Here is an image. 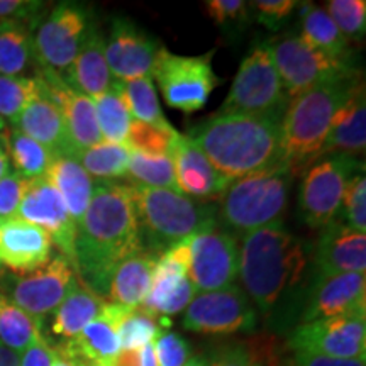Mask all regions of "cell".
Returning a JSON list of instances; mask_svg holds the SVG:
<instances>
[{
	"mask_svg": "<svg viewBox=\"0 0 366 366\" xmlns=\"http://www.w3.org/2000/svg\"><path fill=\"white\" fill-rule=\"evenodd\" d=\"M41 337H44L43 322L0 292V342L22 355Z\"/></svg>",
	"mask_w": 366,
	"mask_h": 366,
	"instance_id": "cell-32",
	"label": "cell"
},
{
	"mask_svg": "<svg viewBox=\"0 0 366 366\" xmlns=\"http://www.w3.org/2000/svg\"><path fill=\"white\" fill-rule=\"evenodd\" d=\"M129 168L127 177L131 178L132 185L151 187V189H177L175 164L172 157H151V154L139 153L129 149Z\"/></svg>",
	"mask_w": 366,
	"mask_h": 366,
	"instance_id": "cell-39",
	"label": "cell"
},
{
	"mask_svg": "<svg viewBox=\"0 0 366 366\" xmlns=\"http://www.w3.org/2000/svg\"><path fill=\"white\" fill-rule=\"evenodd\" d=\"M195 294L189 280V242L185 239L157 258L149 294L141 309L158 319H168L183 312Z\"/></svg>",
	"mask_w": 366,
	"mask_h": 366,
	"instance_id": "cell-17",
	"label": "cell"
},
{
	"mask_svg": "<svg viewBox=\"0 0 366 366\" xmlns=\"http://www.w3.org/2000/svg\"><path fill=\"white\" fill-rule=\"evenodd\" d=\"M254 305L239 285L212 292H197L183 312L182 326L205 336H229L256 326Z\"/></svg>",
	"mask_w": 366,
	"mask_h": 366,
	"instance_id": "cell-12",
	"label": "cell"
},
{
	"mask_svg": "<svg viewBox=\"0 0 366 366\" xmlns=\"http://www.w3.org/2000/svg\"><path fill=\"white\" fill-rule=\"evenodd\" d=\"M38 75L43 80L46 97L51 99L63 114L75 153L102 143L94 100L68 85L58 73L39 70Z\"/></svg>",
	"mask_w": 366,
	"mask_h": 366,
	"instance_id": "cell-20",
	"label": "cell"
},
{
	"mask_svg": "<svg viewBox=\"0 0 366 366\" xmlns=\"http://www.w3.org/2000/svg\"><path fill=\"white\" fill-rule=\"evenodd\" d=\"M274 66L288 99L315 86L355 79L351 58H336L305 43L299 34L272 41Z\"/></svg>",
	"mask_w": 366,
	"mask_h": 366,
	"instance_id": "cell-8",
	"label": "cell"
},
{
	"mask_svg": "<svg viewBox=\"0 0 366 366\" xmlns=\"http://www.w3.org/2000/svg\"><path fill=\"white\" fill-rule=\"evenodd\" d=\"M326 12L345 38L361 39L366 31V2L365 0H329Z\"/></svg>",
	"mask_w": 366,
	"mask_h": 366,
	"instance_id": "cell-42",
	"label": "cell"
},
{
	"mask_svg": "<svg viewBox=\"0 0 366 366\" xmlns=\"http://www.w3.org/2000/svg\"><path fill=\"white\" fill-rule=\"evenodd\" d=\"M187 137L227 180L283 163L282 119L214 114L192 127Z\"/></svg>",
	"mask_w": 366,
	"mask_h": 366,
	"instance_id": "cell-2",
	"label": "cell"
},
{
	"mask_svg": "<svg viewBox=\"0 0 366 366\" xmlns=\"http://www.w3.org/2000/svg\"><path fill=\"white\" fill-rule=\"evenodd\" d=\"M4 134H6L9 159H12L17 175L26 180H36V178L44 177L54 158L51 151L34 141L33 137L26 136L17 127H12Z\"/></svg>",
	"mask_w": 366,
	"mask_h": 366,
	"instance_id": "cell-35",
	"label": "cell"
},
{
	"mask_svg": "<svg viewBox=\"0 0 366 366\" xmlns=\"http://www.w3.org/2000/svg\"><path fill=\"white\" fill-rule=\"evenodd\" d=\"M173 164H175L177 189L180 194L190 199L204 200L210 197H219L229 185L226 177H222L214 164L205 158L187 134L178 136L172 151Z\"/></svg>",
	"mask_w": 366,
	"mask_h": 366,
	"instance_id": "cell-23",
	"label": "cell"
},
{
	"mask_svg": "<svg viewBox=\"0 0 366 366\" xmlns=\"http://www.w3.org/2000/svg\"><path fill=\"white\" fill-rule=\"evenodd\" d=\"M358 79L315 86L295 95L282 117V158L297 173L317 162L332 119L350 97Z\"/></svg>",
	"mask_w": 366,
	"mask_h": 366,
	"instance_id": "cell-5",
	"label": "cell"
},
{
	"mask_svg": "<svg viewBox=\"0 0 366 366\" xmlns=\"http://www.w3.org/2000/svg\"><path fill=\"white\" fill-rule=\"evenodd\" d=\"M53 365V346L46 337H41L33 346H29L21 355V366H51Z\"/></svg>",
	"mask_w": 366,
	"mask_h": 366,
	"instance_id": "cell-51",
	"label": "cell"
},
{
	"mask_svg": "<svg viewBox=\"0 0 366 366\" xmlns=\"http://www.w3.org/2000/svg\"><path fill=\"white\" fill-rule=\"evenodd\" d=\"M46 12V4L38 0H0V22H24L36 27Z\"/></svg>",
	"mask_w": 366,
	"mask_h": 366,
	"instance_id": "cell-49",
	"label": "cell"
},
{
	"mask_svg": "<svg viewBox=\"0 0 366 366\" xmlns=\"http://www.w3.org/2000/svg\"><path fill=\"white\" fill-rule=\"evenodd\" d=\"M0 366H21V355L0 342Z\"/></svg>",
	"mask_w": 366,
	"mask_h": 366,
	"instance_id": "cell-53",
	"label": "cell"
},
{
	"mask_svg": "<svg viewBox=\"0 0 366 366\" xmlns=\"http://www.w3.org/2000/svg\"><path fill=\"white\" fill-rule=\"evenodd\" d=\"M164 46L127 17L111 21L105 34V59L114 80L151 76L158 53Z\"/></svg>",
	"mask_w": 366,
	"mask_h": 366,
	"instance_id": "cell-16",
	"label": "cell"
},
{
	"mask_svg": "<svg viewBox=\"0 0 366 366\" xmlns=\"http://www.w3.org/2000/svg\"><path fill=\"white\" fill-rule=\"evenodd\" d=\"M314 264L317 274L365 273L366 232L355 231L346 224H329L315 242Z\"/></svg>",
	"mask_w": 366,
	"mask_h": 366,
	"instance_id": "cell-22",
	"label": "cell"
},
{
	"mask_svg": "<svg viewBox=\"0 0 366 366\" xmlns=\"http://www.w3.org/2000/svg\"><path fill=\"white\" fill-rule=\"evenodd\" d=\"M340 214L346 226L366 232V178L365 172L356 173L347 182Z\"/></svg>",
	"mask_w": 366,
	"mask_h": 366,
	"instance_id": "cell-43",
	"label": "cell"
},
{
	"mask_svg": "<svg viewBox=\"0 0 366 366\" xmlns=\"http://www.w3.org/2000/svg\"><path fill=\"white\" fill-rule=\"evenodd\" d=\"M157 258V254L139 251L117 264L109 278L104 300L129 309L143 307L149 294Z\"/></svg>",
	"mask_w": 366,
	"mask_h": 366,
	"instance_id": "cell-28",
	"label": "cell"
},
{
	"mask_svg": "<svg viewBox=\"0 0 366 366\" xmlns=\"http://www.w3.org/2000/svg\"><path fill=\"white\" fill-rule=\"evenodd\" d=\"M2 224H4V221H2V219H0V232H2Z\"/></svg>",
	"mask_w": 366,
	"mask_h": 366,
	"instance_id": "cell-57",
	"label": "cell"
},
{
	"mask_svg": "<svg viewBox=\"0 0 366 366\" xmlns=\"http://www.w3.org/2000/svg\"><path fill=\"white\" fill-rule=\"evenodd\" d=\"M4 132L0 134V180L11 173V159H9L7 146H6V134H4Z\"/></svg>",
	"mask_w": 366,
	"mask_h": 366,
	"instance_id": "cell-52",
	"label": "cell"
},
{
	"mask_svg": "<svg viewBox=\"0 0 366 366\" xmlns=\"http://www.w3.org/2000/svg\"><path fill=\"white\" fill-rule=\"evenodd\" d=\"M33 29L24 22H0V75L29 76L34 58Z\"/></svg>",
	"mask_w": 366,
	"mask_h": 366,
	"instance_id": "cell-31",
	"label": "cell"
},
{
	"mask_svg": "<svg viewBox=\"0 0 366 366\" xmlns=\"http://www.w3.org/2000/svg\"><path fill=\"white\" fill-rule=\"evenodd\" d=\"M61 79L92 100L111 90L114 79L105 59V33L97 21L90 26L75 61Z\"/></svg>",
	"mask_w": 366,
	"mask_h": 366,
	"instance_id": "cell-24",
	"label": "cell"
},
{
	"mask_svg": "<svg viewBox=\"0 0 366 366\" xmlns=\"http://www.w3.org/2000/svg\"><path fill=\"white\" fill-rule=\"evenodd\" d=\"M162 332L159 319L143 309H129L117 324V334L122 350H141Z\"/></svg>",
	"mask_w": 366,
	"mask_h": 366,
	"instance_id": "cell-41",
	"label": "cell"
},
{
	"mask_svg": "<svg viewBox=\"0 0 366 366\" xmlns=\"http://www.w3.org/2000/svg\"><path fill=\"white\" fill-rule=\"evenodd\" d=\"M299 2L295 0H258L249 2V9L256 14V21L269 31H278L287 24Z\"/></svg>",
	"mask_w": 366,
	"mask_h": 366,
	"instance_id": "cell-46",
	"label": "cell"
},
{
	"mask_svg": "<svg viewBox=\"0 0 366 366\" xmlns=\"http://www.w3.org/2000/svg\"><path fill=\"white\" fill-rule=\"evenodd\" d=\"M290 102L274 66L268 43L254 46L241 61L234 81L217 116H256L282 119Z\"/></svg>",
	"mask_w": 366,
	"mask_h": 366,
	"instance_id": "cell-7",
	"label": "cell"
},
{
	"mask_svg": "<svg viewBox=\"0 0 366 366\" xmlns=\"http://www.w3.org/2000/svg\"><path fill=\"white\" fill-rule=\"evenodd\" d=\"M4 131H6V121H4V119L0 117V134H2Z\"/></svg>",
	"mask_w": 366,
	"mask_h": 366,
	"instance_id": "cell-56",
	"label": "cell"
},
{
	"mask_svg": "<svg viewBox=\"0 0 366 366\" xmlns=\"http://www.w3.org/2000/svg\"><path fill=\"white\" fill-rule=\"evenodd\" d=\"M358 158L327 154L309 167L299 190V210L310 229H326L340 216L342 197L350 178L360 173Z\"/></svg>",
	"mask_w": 366,
	"mask_h": 366,
	"instance_id": "cell-9",
	"label": "cell"
},
{
	"mask_svg": "<svg viewBox=\"0 0 366 366\" xmlns=\"http://www.w3.org/2000/svg\"><path fill=\"white\" fill-rule=\"evenodd\" d=\"M17 217L48 232L53 244L75 264L76 224L73 222L61 195L44 177L29 180Z\"/></svg>",
	"mask_w": 366,
	"mask_h": 366,
	"instance_id": "cell-18",
	"label": "cell"
},
{
	"mask_svg": "<svg viewBox=\"0 0 366 366\" xmlns=\"http://www.w3.org/2000/svg\"><path fill=\"white\" fill-rule=\"evenodd\" d=\"M29 185V180L17 175L16 172L9 173L0 180V219L17 217V210L21 207L22 199Z\"/></svg>",
	"mask_w": 366,
	"mask_h": 366,
	"instance_id": "cell-47",
	"label": "cell"
},
{
	"mask_svg": "<svg viewBox=\"0 0 366 366\" xmlns=\"http://www.w3.org/2000/svg\"><path fill=\"white\" fill-rule=\"evenodd\" d=\"M44 85L39 75L6 76L0 75V117L16 126L24 109L34 100L44 97Z\"/></svg>",
	"mask_w": 366,
	"mask_h": 366,
	"instance_id": "cell-37",
	"label": "cell"
},
{
	"mask_svg": "<svg viewBox=\"0 0 366 366\" xmlns=\"http://www.w3.org/2000/svg\"><path fill=\"white\" fill-rule=\"evenodd\" d=\"M51 237L43 229L24 219L4 221L0 232V264L14 273L27 274L49 263L53 253Z\"/></svg>",
	"mask_w": 366,
	"mask_h": 366,
	"instance_id": "cell-21",
	"label": "cell"
},
{
	"mask_svg": "<svg viewBox=\"0 0 366 366\" xmlns=\"http://www.w3.org/2000/svg\"><path fill=\"white\" fill-rule=\"evenodd\" d=\"M282 366H366V360H337L292 351V356Z\"/></svg>",
	"mask_w": 366,
	"mask_h": 366,
	"instance_id": "cell-50",
	"label": "cell"
},
{
	"mask_svg": "<svg viewBox=\"0 0 366 366\" xmlns=\"http://www.w3.org/2000/svg\"><path fill=\"white\" fill-rule=\"evenodd\" d=\"M65 202L73 222L79 226L89 209L95 190V180L71 157H56L44 173Z\"/></svg>",
	"mask_w": 366,
	"mask_h": 366,
	"instance_id": "cell-29",
	"label": "cell"
},
{
	"mask_svg": "<svg viewBox=\"0 0 366 366\" xmlns=\"http://www.w3.org/2000/svg\"><path fill=\"white\" fill-rule=\"evenodd\" d=\"M94 104L102 141L126 146L132 117L124 102H122L116 86H114V81L111 90L99 95L97 99H94Z\"/></svg>",
	"mask_w": 366,
	"mask_h": 366,
	"instance_id": "cell-38",
	"label": "cell"
},
{
	"mask_svg": "<svg viewBox=\"0 0 366 366\" xmlns=\"http://www.w3.org/2000/svg\"><path fill=\"white\" fill-rule=\"evenodd\" d=\"M300 38L336 58H350V41L341 34L324 7H310L302 17Z\"/></svg>",
	"mask_w": 366,
	"mask_h": 366,
	"instance_id": "cell-36",
	"label": "cell"
},
{
	"mask_svg": "<svg viewBox=\"0 0 366 366\" xmlns=\"http://www.w3.org/2000/svg\"><path fill=\"white\" fill-rule=\"evenodd\" d=\"M178 136L180 132L173 129V126H153L132 119L126 146L151 157H172Z\"/></svg>",
	"mask_w": 366,
	"mask_h": 366,
	"instance_id": "cell-40",
	"label": "cell"
},
{
	"mask_svg": "<svg viewBox=\"0 0 366 366\" xmlns=\"http://www.w3.org/2000/svg\"><path fill=\"white\" fill-rule=\"evenodd\" d=\"M295 173L285 163L229 182L219 199L217 222L231 234L246 236L273 224H282L288 209Z\"/></svg>",
	"mask_w": 366,
	"mask_h": 366,
	"instance_id": "cell-6",
	"label": "cell"
},
{
	"mask_svg": "<svg viewBox=\"0 0 366 366\" xmlns=\"http://www.w3.org/2000/svg\"><path fill=\"white\" fill-rule=\"evenodd\" d=\"M94 21L92 9L85 4H56L33 34L34 58L39 70L65 75Z\"/></svg>",
	"mask_w": 366,
	"mask_h": 366,
	"instance_id": "cell-11",
	"label": "cell"
},
{
	"mask_svg": "<svg viewBox=\"0 0 366 366\" xmlns=\"http://www.w3.org/2000/svg\"><path fill=\"white\" fill-rule=\"evenodd\" d=\"M185 366H209V360L202 355H195L189 360V363Z\"/></svg>",
	"mask_w": 366,
	"mask_h": 366,
	"instance_id": "cell-55",
	"label": "cell"
},
{
	"mask_svg": "<svg viewBox=\"0 0 366 366\" xmlns=\"http://www.w3.org/2000/svg\"><path fill=\"white\" fill-rule=\"evenodd\" d=\"M144 251L159 256L172 246L217 226V207L172 189L129 185Z\"/></svg>",
	"mask_w": 366,
	"mask_h": 366,
	"instance_id": "cell-4",
	"label": "cell"
},
{
	"mask_svg": "<svg viewBox=\"0 0 366 366\" xmlns=\"http://www.w3.org/2000/svg\"><path fill=\"white\" fill-rule=\"evenodd\" d=\"M305 267L304 242L283 224L242 236L237 269L239 287L263 315L272 314L282 297L300 282Z\"/></svg>",
	"mask_w": 366,
	"mask_h": 366,
	"instance_id": "cell-3",
	"label": "cell"
},
{
	"mask_svg": "<svg viewBox=\"0 0 366 366\" xmlns=\"http://www.w3.org/2000/svg\"><path fill=\"white\" fill-rule=\"evenodd\" d=\"M158 366H185L192 358L190 342L175 331L164 329L153 341Z\"/></svg>",
	"mask_w": 366,
	"mask_h": 366,
	"instance_id": "cell-45",
	"label": "cell"
},
{
	"mask_svg": "<svg viewBox=\"0 0 366 366\" xmlns=\"http://www.w3.org/2000/svg\"><path fill=\"white\" fill-rule=\"evenodd\" d=\"M105 300L79 278V283L51 314L49 331L59 340L70 341L81 332L86 324L99 317Z\"/></svg>",
	"mask_w": 366,
	"mask_h": 366,
	"instance_id": "cell-30",
	"label": "cell"
},
{
	"mask_svg": "<svg viewBox=\"0 0 366 366\" xmlns=\"http://www.w3.org/2000/svg\"><path fill=\"white\" fill-rule=\"evenodd\" d=\"M366 148V100L360 81L353 86L350 97L332 119L331 129L324 141L319 158L327 154L363 157Z\"/></svg>",
	"mask_w": 366,
	"mask_h": 366,
	"instance_id": "cell-25",
	"label": "cell"
},
{
	"mask_svg": "<svg viewBox=\"0 0 366 366\" xmlns=\"http://www.w3.org/2000/svg\"><path fill=\"white\" fill-rule=\"evenodd\" d=\"M288 350L337 360H366V315H342L300 324Z\"/></svg>",
	"mask_w": 366,
	"mask_h": 366,
	"instance_id": "cell-14",
	"label": "cell"
},
{
	"mask_svg": "<svg viewBox=\"0 0 366 366\" xmlns=\"http://www.w3.org/2000/svg\"><path fill=\"white\" fill-rule=\"evenodd\" d=\"M342 315H366V274H317L302 324Z\"/></svg>",
	"mask_w": 366,
	"mask_h": 366,
	"instance_id": "cell-19",
	"label": "cell"
},
{
	"mask_svg": "<svg viewBox=\"0 0 366 366\" xmlns=\"http://www.w3.org/2000/svg\"><path fill=\"white\" fill-rule=\"evenodd\" d=\"M205 12L224 31H237L249 21V2L244 0H207Z\"/></svg>",
	"mask_w": 366,
	"mask_h": 366,
	"instance_id": "cell-44",
	"label": "cell"
},
{
	"mask_svg": "<svg viewBox=\"0 0 366 366\" xmlns=\"http://www.w3.org/2000/svg\"><path fill=\"white\" fill-rule=\"evenodd\" d=\"M14 127L48 148L54 158L75 154V146L71 143L63 114L46 95L27 105Z\"/></svg>",
	"mask_w": 366,
	"mask_h": 366,
	"instance_id": "cell-26",
	"label": "cell"
},
{
	"mask_svg": "<svg viewBox=\"0 0 366 366\" xmlns=\"http://www.w3.org/2000/svg\"><path fill=\"white\" fill-rule=\"evenodd\" d=\"M76 283L79 273L75 264L63 254H58L43 268L17 277L6 295L43 322L46 315H51L56 310Z\"/></svg>",
	"mask_w": 366,
	"mask_h": 366,
	"instance_id": "cell-15",
	"label": "cell"
},
{
	"mask_svg": "<svg viewBox=\"0 0 366 366\" xmlns=\"http://www.w3.org/2000/svg\"><path fill=\"white\" fill-rule=\"evenodd\" d=\"M144 251L131 187L95 182L84 219L76 226L75 268L79 278L99 297H105L117 264Z\"/></svg>",
	"mask_w": 366,
	"mask_h": 366,
	"instance_id": "cell-1",
	"label": "cell"
},
{
	"mask_svg": "<svg viewBox=\"0 0 366 366\" xmlns=\"http://www.w3.org/2000/svg\"><path fill=\"white\" fill-rule=\"evenodd\" d=\"M54 347L81 366H112L122 351L116 327L102 315L86 324L79 336Z\"/></svg>",
	"mask_w": 366,
	"mask_h": 366,
	"instance_id": "cell-27",
	"label": "cell"
},
{
	"mask_svg": "<svg viewBox=\"0 0 366 366\" xmlns=\"http://www.w3.org/2000/svg\"><path fill=\"white\" fill-rule=\"evenodd\" d=\"M209 366H263V360L256 347L251 345H234L221 346L210 356Z\"/></svg>",
	"mask_w": 366,
	"mask_h": 366,
	"instance_id": "cell-48",
	"label": "cell"
},
{
	"mask_svg": "<svg viewBox=\"0 0 366 366\" xmlns=\"http://www.w3.org/2000/svg\"><path fill=\"white\" fill-rule=\"evenodd\" d=\"M137 366H158L157 356H154L153 342H148L139 350V365Z\"/></svg>",
	"mask_w": 366,
	"mask_h": 366,
	"instance_id": "cell-54",
	"label": "cell"
},
{
	"mask_svg": "<svg viewBox=\"0 0 366 366\" xmlns=\"http://www.w3.org/2000/svg\"><path fill=\"white\" fill-rule=\"evenodd\" d=\"M189 280L195 292H212L236 285L239 246L234 234L224 227L209 229L187 239Z\"/></svg>",
	"mask_w": 366,
	"mask_h": 366,
	"instance_id": "cell-13",
	"label": "cell"
},
{
	"mask_svg": "<svg viewBox=\"0 0 366 366\" xmlns=\"http://www.w3.org/2000/svg\"><path fill=\"white\" fill-rule=\"evenodd\" d=\"M129 157L131 151L127 146L102 141L97 146L76 151L71 158H75L95 182H112L127 177Z\"/></svg>",
	"mask_w": 366,
	"mask_h": 366,
	"instance_id": "cell-34",
	"label": "cell"
},
{
	"mask_svg": "<svg viewBox=\"0 0 366 366\" xmlns=\"http://www.w3.org/2000/svg\"><path fill=\"white\" fill-rule=\"evenodd\" d=\"M214 51L200 56H182L162 48L151 79L157 80L162 95L170 107L192 114L200 111L221 79L212 68Z\"/></svg>",
	"mask_w": 366,
	"mask_h": 366,
	"instance_id": "cell-10",
	"label": "cell"
},
{
	"mask_svg": "<svg viewBox=\"0 0 366 366\" xmlns=\"http://www.w3.org/2000/svg\"><path fill=\"white\" fill-rule=\"evenodd\" d=\"M114 86H116L122 102H124L134 121L162 127L172 126L164 117L151 76H139V79L122 81L114 80Z\"/></svg>",
	"mask_w": 366,
	"mask_h": 366,
	"instance_id": "cell-33",
	"label": "cell"
}]
</instances>
